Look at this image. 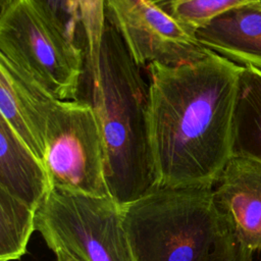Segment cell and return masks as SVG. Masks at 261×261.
I'll return each mask as SVG.
<instances>
[{"mask_svg":"<svg viewBox=\"0 0 261 261\" xmlns=\"http://www.w3.org/2000/svg\"><path fill=\"white\" fill-rule=\"evenodd\" d=\"M252 256L253 251L248 249L223 223L221 232L204 261H252Z\"/></svg>","mask_w":261,"mask_h":261,"instance_id":"e0dca14e","label":"cell"},{"mask_svg":"<svg viewBox=\"0 0 261 261\" xmlns=\"http://www.w3.org/2000/svg\"><path fill=\"white\" fill-rule=\"evenodd\" d=\"M6 1H8V0H0V4H3V3H5Z\"/></svg>","mask_w":261,"mask_h":261,"instance_id":"d6986e66","label":"cell"},{"mask_svg":"<svg viewBox=\"0 0 261 261\" xmlns=\"http://www.w3.org/2000/svg\"><path fill=\"white\" fill-rule=\"evenodd\" d=\"M118 33L106 21L99 76L92 83L110 197L120 205L160 188L148 130V84Z\"/></svg>","mask_w":261,"mask_h":261,"instance_id":"7a4b0ae2","label":"cell"},{"mask_svg":"<svg viewBox=\"0 0 261 261\" xmlns=\"http://www.w3.org/2000/svg\"><path fill=\"white\" fill-rule=\"evenodd\" d=\"M0 112L21 141L44 161L43 120L34 101L29 77L0 57Z\"/></svg>","mask_w":261,"mask_h":261,"instance_id":"8fae6325","label":"cell"},{"mask_svg":"<svg viewBox=\"0 0 261 261\" xmlns=\"http://www.w3.org/2000/svg\"><path fill=\"white\" fill-rule=\"evenodd\" d=\"M43 120L46 165L52 188L92 196H110L104 176L101 129L91 102L60 100L31 77Z\"/></svg>","mask_w":261,"mask_h":261,"instance_id":"5b68a950","label":"cell"},{"mask_svg":"<svg viewBox=\"0 0 261 261\" xmlns=\"http://www.w3.org/2000/svg\"><path fill=\"white\" fill-rule=\"evenodd\" d=\"M257 1H258V3L261 5V0H257Z\"/></svg>","mask_w":261,"mask_h":261,"instance_id":"ffe728a7","label":"cell"},{"mask_svg":"<svg viewBox=\"0 0 261 261\" xmlns=\"http://www.w3.org/2000/svg\"><path fill=\"white\" fill-rule=\"evenodd\" d=\"M0 189L38 209L52 189L46 165L0 117Z\"/></svg>","mask_w":261,"mask_h":261,"instance_id":"30bf717a","label":"cell"},{"mask_svg":"<svg viewBox=\"0 0 261 261\" xmlns=\"http://www.w3.org/2000/svg\"><path fill=\"white\" fill-rule=\"evenodd\" d=\"M186 30L196 34L220 14L257 0H153Z\"/></svg>","mask_w":261,"mask_h":261,"instance_id":"5bb4252c","label":"cell"},{"mask_svg":"<svg viewBox=\"0 0 261 261\" xmlns=\"http://www.w3.org/2000/svg\"><path fill=\"white\" fill-rule=\"evenodd\" d=\"M195 35L205 48L239 65L261 71V5L258 1L220 14Z\"/></svg>","mask_w":261,"mask_h":261,"instance_id":"9c48e42d","label":"cell"},{"mask_svg":"<svg viewBox=\"0 0 261 261\" xmlns=\"http://www.w3.org/2000/svg\"><path fill=\"white\" fill-rule=\"evenodd\" d=\"M0 57L60 100H74L84 72V54L36 0L1 4Z\"/></svg>","mask_w":261,"mask_h":261,"instance_id":"277c9868","label":"cell"},{"mask_svg":"<svg viewBox=\"0 0 261 261\" xmlns=\"http://www.w3.org/2000/svg\"><path fill=\"white\" fill-rule=\"evenodd\" d=\"M233 155L261 162V71L243 66L234 117Z\"/></svg>","mask_w":261,"mask_h":261,"instance_id":"7c38bea8","label":"cell"},{"mask_svg":"<svg viewBox=\"0 0 261 261\" xmlns=\"http://www.w3.org/2000/svg\"><path fill=\"white\" fill-rule=\"evenodd\" d=\"M122 210L134 261H204L223 227L213 187H161Z\"/></svg>","mask_w":261,"mask_h":261,"instance_id":"3957f363","label":"cell"},{"mask_svg":"<svg viewBox=\"0 0 261 261\" xmlns=\"http://www.w3.org/2000/svg\"><path fill=\"white\" fill-rule=\"evenodd\" d=\"M49 18L70 40L75 41L80 24L74 0H36Z\"/></svg>","mask_w":261,"mask_h":261,"instance_id":"2e32d148","label":"cell"},{"mask_svg":"<svg viewBox=\"0 0 261 261\" xmlns=\"http://www.w3.org/2000/svg\"><path fill=\"white\" fill-rule=\"evenodd\" d=\"M37 209L0 189V261L18 260L36 228Z\"/></svg>","mask_w":261,"mask_h":261,"instance_id":"4fadbf2b","label":"cell"},{"mask_svg":"<svg viewBox=\"0 0 261 261\" xmlns=\"http://www.w3.org/2000/svg\"><path fill=\"white\" fill-rule=\"evenodd\" d=\"M36 228L53 252L80 261H134L122 205L110 196L52 188L37 209Z\"/></svg>","mask_w":261,"mask_h":261,"instance_id":"8992f818","label":"cell"},{"mask_svg":"<svg viewBox=\"0 0 261 261\" xmlns=\"http://www.w3.org/2000/svg\"><path fill=\"white\" fill-rule=\"evenodd\" d=\"M54 253L56 255V261H80L79 259L63 250H57Z\"/></svg>","mask_w":261,"mask_h":261,"instance_id":"ac0fdd59","label":"cell"},{"mask_svg":"<svg viewBox=\"0 0 261 261\" xmlns=\"http://www.w3.org/2000/svg\"><path fill=\"white\" fill-rule=\"evenodd\" d=\"M104 10L140 66L191 62L208 50L153 0H104Z\"/></svg>","mask_w":261,"mask_h":261,"instance_id":"52a82bcc","label":"cell"},{"mask_svg":"<svg viewBox=\"0 0 261 261\" xmlns=\"http://www.w3.org/2000/svg\"><path fill=\"white\" fill-rule=\"evenodd\" d=\"M222 222L251 251L261 250V162L232 155L213 187Z\"/></svg>","mask_w":261,"mask_h":261,"instance_id":"ba28073f","label":"cell"},{"mask_svg":"<svg viewBox=\"0 0 261 261\" xmlns=\"http://www.w3.org/2000/svg\"><path fill=\"white\" fill-rule=\"evenodd\" d=\"M74 3L86 40L87 63L91 82H93L99 76L101 44L106 25L104 0H74Z\"/></svg>","mask_w":261,"mask_h":261,"instance_id":"9a60e30c","label":"cell"},{"mask_svg":"<svg viewBox=\"0 0 261 261\" xmlns=\"http://www.w3.org/2000/svg\"><path fill=\"white\" fill-rule=\"evenodd\" d=\"M148 130L161 187H214L233 155L243 66L207 50L148 65Z\"/></svg>","mask_w":261,"mask_h":261,"instance_id":"6da1fadb","label":"cell"}]
</instances>
